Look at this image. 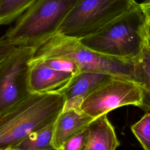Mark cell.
Segmentation results:
<instances>
[{
  "mask_svg": "<svg viewBox=\"0 0 150 150\" xmlns=\"http://www.w3.org/2000/svg\"><path fill=\"white\" fill-rule=\"evenodd\" d=\"M55 122L35 131L10 148L11 150H59L53 145Z\"/></svg>",
  "mask_w": 150,
  "mask_h": 150,
  "instance_id": "cell-12",
  "label": "cell"
},
{
  "mask_svg": "<svg viewBox=\"0 0 150 150\" xmlns=\"http://www.w3.org/2000/svg\"><path fill=\"white\" fill-rule=\"evenodd\" d=\"M145 15L137 2L127 12L98 32L79 39L95 52L115 57L134 59L146 40Z\"/></svg>",
  "mask_w": 150,
  "mask_h": 150,
  "instance_id": "cell-2",
  "label": "cell"
},
{
  "mask_svg": "<svg viewBox=\"0 0 150 150\" xmlns=\"http://www.w3.org/2000/svg\"><path fill=\"white\" fill-rule=\"evenodd\" d=\"M42 60L50 68L62 72L76 75L80 72L79 66L73 61L64 57H49Z\"/></svg>",
  "mask_w": 150,
  "mask_h": 150,
  "instance_id": "cell-15",
  "label": "cell"
},
{
  "mask_svg": "<svg viewBox=\"0 0 150 150\" xmlns=\"http://www.w3.org/2000/svg\"><path fill=\"white\" fill-rule=\"evenodd\" d=\"M136 3L135 0H80L64 19L57 33L78 39L91 36Z\"/></svg>",
  "mask_w": 150,
  "mask_h": 150,
  "instance_id": "cell-4",
  "label": "cell"
},
{
  "mask_svg": "<svg viewBox=\"0 0 150 150\" xmlns=\"http://www.w3.org/2000/svg\"><path fill=\"white\" fill-rule=\"evenodd\" d=\"M80 0H38L4 35L15 46L36 49L57 33L62 23Z\"/></svg>",
  "mask_w": 150,
  "mask_h": 150,
  "instance_id": "cell-3",
  "label": "cell"
},
{
  "mask_svg": "<svg viewBox=\"0 0 150 150\" xmlns=\"http://www.w3.org/2000/svg\"><path fill=\"white\" fill-rule=\"evenodd\" d=\"M36 50L16 46L0 62V115L32 93L29 86L30 62Z\"/></svg>",
  "mask_w": 150,
  "mask_h": 150,
  "instance_id": "cell-5",
  "label": "cell"
},
{
  "mask_svg": "<svg viewBox=\"0 0 150 150\" xmlns=\"http://www.w3.org/2000/svg\"><path fill=\"white\" fill-rule=\"evenodd\" d=\"M74 76L55 70L42 60L32 59L30 62L29 89L32 93L57 92L64 87Z\"/></svg>",
  "mask_w": 150,
  "mask_h": 150,
  "instance_id": "cell-7",
  "label": "cell"
},
{
  "mask_svg": "<svg viewBox=\"0 0 150 150\" xmlns=\"http://www.w3.org/2000/svg\"><path fill=\"white\" fill-rule=\"evenodd\" d=\"M88 133V127L80 133L66 141L60 150H82Z\"/></svg>",
  "mask_w": 150,
  "mask_h": 150,
  "instance_id": "cell-16",
  "label": "cell"
},
{
  "mask_svg": "<svg viewBox=\"0 0 150 150\" xmlns=\"http://www.w3.org/2000/svg\"><path fill=\"white\" fill-rule=\"evenodd\" d=\"M88 128V135L82 150H115L120 145L107 114L94 118Z\"/></svg>",
  "mask_w": 150,
  "mask_h": 150,
  "instance_id": "cell-10",
  "label": "cell"
},
{
  "mask_svg": "<svg viewBox=\"0 0 150 150\" xmlns=\"http://www.w3.org/2000/svg\"><path fill=\"white\" fill-rule=\"evenodd\" d=\"M65 103L59 92L31 93L0 115V150L56 121Z\"/></svg>",
  "mask_w": 150,
  "mask_h": 150,
  "instance_id": "cell-1",
  "label": "cell"
},
{
  "mask_svg": "<svg viewBox=\"0 0 150 150\" xmlns=\"http://www.w3.org/2000/svg\"><path fill=\"white\" fill-rule=\"evenodd\" d=\"M146 40L150 46V22L147 21L146 24Z\"/></svg>",
  "mask_w": 150,
  "mask_h": 150,
  "instance_id": "cell-19",
  "label": "cell"
},
{
  "mask_svg": "<svg viewBox=\"0 0 150 150\" xmlns=\"http://www.w3.org/2000/svg\"><path fill=\"white\" fill-rule=\"evenodd\" d=\"M94 119L80 108L63 110L54 123V146L60 150L66 141L83 131Z\"/></svg>",
  "mask_w": 150,
  "mask_h": 150,
  "instance_id": "cell-9",
  "label": "cell"
},
{
  "mask_svg": "<svg viewBox=\"0 0 150 150\" xmlns=\"http://www.w3.org/2000/svg\"><path fill=\"white\" fill-rule=\"evenodd\" d=\"M148 1H149V2H150V0H148Z\"/></svg>",
  "mask_w": 150,
  "mask_h": 150,
  "instance_id": "cell-21",
  "label": "cell"
},
{
  "mask_svg": "<svg viewBox=\"0 0 150 150\" xmlns=\"http://www.w3.org/2000/svg\"><path fill=\"white\" fill-rule=\"evenodd\" d=\"M2 150H11V149H2Z\"/></svg>",
  "mask_w": 150,
  "mask_h": 150,
  "instance_id": "cell-20",
  "label": "cell"
},
{
  "mask_svg": "<svg viewBox=\"0 0 150 150\" xmlns=\"http://www.w3.org/2000/svg\"><path fill=\"white\" fill-rule=\"evenodd\" d=\"M15 47L5 36L0 37V62L10 54Z\"/></svg>",
  "mask_w": 150,
  "mask_h": 150,
  "instance_id": "cell-17",
  "label": "cell"
},
{
  "mask_svg": "<svg viewBox=\"0 0 150 150\" xmlns=\"http://www.w3.org/2000/svg\"><path fill=\"white\" fill-rule=\"evenodd\" d=\"M141 90L134 81L112 76L84 99L80 110L96 118L120 107L132 105L141 107Z\"/></svg>",
  "mask_w": 150,
  "mask_h": 150,
  "instance_id": "cell-6",
  "label": "cell"
},
{
  "mask_svg": "<svg viewBox=\"0 0 150 150\" xmlns=\"http://www.w3.org/2000/svg\"><path fill=\"white\" fill-rule=\"evenodd\" d=\"M134 81L141 90V107L150 110V46L146 40L139 55L134 59Z\"/></svg>",
  "mask_w": 150,
  "mask_h": 150,
  "instance_id": "cell-11",
  "label": "cell"
},
{
  "mask_svg": "<svg viewBox=\"0 0 150 150\" xmlns=\"http://www.w3.org/2000/svg\"><path fill=\"white\" fill-rule=\"evenodd\" d=\"M140 5L145 15L146 21L150 22V2L147 0L145 2L140 4Z\"/></svg>",
  "mask_w": 150,
  "mask_h": 150,
  "instance_id": "cell-18",
  "label": "cell"
},
{
  "mask_svg": "<svg viewBox=\"0 0 150 150\" xmlns=\"http://www.w3.org/2000/svg\"><path fill=\"white\" fill-rule=\"evenodd\" d=\"M144 150H150V112L145 114L131 127Z\"/></svg>",
  "mask_w": 150,
  "mask_h": 150,
  "instance_id": "cell-14",
  "label": "cell"
},
{
  "mask_svg": "<svg viewBox=\"0 0 150 150\" xmlns=\"http://www.w3.org/2000/svg\"><path fill=\"white\" fill-rule=\"evenodd\" d=\"M111 77L112 76L87 71L74 75L64 87L57 91L63 94L65 98L63 110L80 108L84 99Z\"/></svg>",
  "mask_w": 150,
  "mask_h": 150,
  "instance_id": "cell-8",
  "label": "cell"
},
{
  "mask_svg": "<svg viewBox=\"0 0 150 150\" xmlns=\"http://www.w3.org/2000/svg\"><path fill=\"white\" fill-rule=\"evenodd\" d=\"M38 0H0V26L15 22Z\"/></svg>",
  "mask_w": 150,
  "mask_h": 150,
  "instance_id": "cell-13",
  "label": "cell"
}]
</instances>
